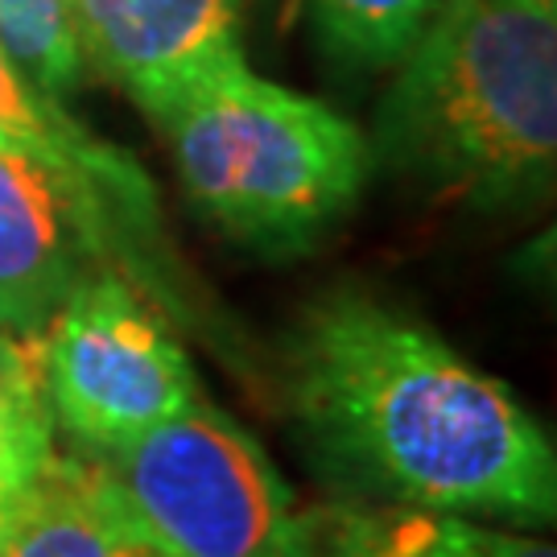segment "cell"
<instances>
[{
    "label": "cell",
    "instance_id": "6da1fadb",
    "mask_svg": "<svg viewBox=\"0 0 557 557\" xmlns=\"http://www.w3.org/2000/svg\"><path fill=\"white\" fill-rule=\"evenodd\" d=\"M285 400L347 499L554 524L557 455L517 393L363 285H335L289 331Z\"/></svg>",
    "mask_w": 557,
    "mask_h": 557
},
{
    "label": "cell",
    "instance_id": "7a4b0ae2",
    "mask_svg": "<svg viewBox=\"0 0 557 557\" xmlns=\"http://www.w3.org/2000/svg\"><path fill=\"white\" fill-rule=\"evenodd\" d=\"M372 165L483 215L549 199L557 0H438L393 66Z\"/></svg>",
    "mask_w": 557,
    "mask_h": 557
},
{
    "label": "cell",
    "instance_id": "3957f363",
    "mask_svg": "<svg viewBox=\"0 0 557 557\" xmlns=\"http://www.w3.org/2000/svg\"><path fill=\"white\" fill-rule=\"evenodd\" d=\"M153 124L190 207L260 257L310 252L376 170L351 120L248 62L190 87Z\"/></svg>",
    "mask_w": 557,
    "mask_h": 557
},
{
    "label": "cell",
    "instance_id": "277c9868",
    "mask_svg": "<svg viewBox=\"0 0 557 557\" xmlns=\"http://www.w3.org/2000/svg\"><path fill=\"white\" fill-rule=\"evenodd\" d=\"M174 557H314L301 512L260 442L211 400L112 450H79Z\"/></svg>",
    "mask_w": 557,
    "mask_h": 557
},
{
    "label": "cell",
    "instance_id": "5b68a950",
    "mask_svg": "<svg viewBox=\"0 0 557 557\" xmlns=\"http://www.w3.org/2000/svg\"><path fill=\"white\" fill-rule=\"evenodd\" d=\"M38 343L54 425L75 450H112L202 397L161 310L112 264L83 269Z\"/></svg>",
    "mask_w": 557,
    "mask_h": 557
},
{
    "label": "cell",
    "instance_id": "8992f818",
    "mask_svg": "<svg viewBox=\"0 0 557 557\" xmlns=\"http://www.w3.org/2000/svg\"><path fill=\"white\" fill-rule=\"evenodd\" d=\"M0 158L38 165L79 211L100 264H112L158 310L182 314L186 294L161 236L153 182L112 140L96 137L0 46Z\"/></svg>",
    "mask_w": 557,
    "mask_h": 557
},
{
    "label": "cell",
    "instance_id": "52a82bcc",
    "mask_svg": "<svg viewBox=\"0 0 557 557\" xmlns=\"http://www.w3.org/2000/svg\"><path fill=\"white\" fill-rule=\"evenodd\" d=\"M83 71L116 83L145 116L244 59L239 0H66Z\"/></svg>",
    "mask_w": 557,
    "mask_h": 557
},
{
    "label": "cell",
    "instance_id": "ba28073f",
    "mask_svg": "<svg viewBox=\"0 0 557 557\" xmlns=\"http://www.w3.org/2000/svg\"><path fill=\"white\" fill-rule=\"evenodd\" d=\"M91 264L100 257L59 182L29 161L0 158V331L41 335Z\"/></svg>",
    "mask_w": 557,
    "mask_h": 557
},
{
    "label": "cell",
    "instance_id": "9c48e42d",
    "mask_svg": "<svg viewBox=\"0 0 557 557\" xmlns=\"http://www.w3.org/2000/svg\"><path fill=\"white\" fill-rule=\"evenodd\" d=\"M4 557H174L87 455H54L17 504Z\"/></svg>",
    "mask_w": 557,
    "mask_h": 557
},
{
    "label": "cell",
    "instance_id": "30bf717a",
    "mask_svg": "<svg viewBox=\"0 0 557 557\" xmlns=\"http://www.w3.org/2000/svg\"><path fill=\"white\" fill-rule=\"evenodd\" d=\"M314 557H557L529 533L496 529L475 517L347 499L314 512Z\"/></svg>",
    "mask_w": 557,
    "mask_h": 557
},
{
    "label": "cell",
    "instance_id": "8fae6325",
    "mask_svg": "<svg viewBox=\"0 0 557 557\" xmlns=\"http://www.w3.org/2000/svg\"><path fill=\"white\" fill-rule=\"evenodd\" d=\"M54 409L38 335L0 331V499H25L54 462Z\"/></svg>",
    "mask_w": 557,
    "mask_h": 557
},
{
    "label": "cell",
    "instance_id": "7c38bea8",
    "mask_svg": "<svg viewBox=\"0 0 557 557\" xmlns=\"http://www.w3.org/2000/svg\"><path fill=\"white\" fill-rule=\"evenodd\" d=\"M438 0H310L322 59L343 75H384Z\"/></svg>",
    "mask_w": 557,
    "mask_h": 557
},
{
    "label": "cell",
    "instance_id": "4fadbf2b",
    "mask_svg": "<svg viewBox=\"0 0 557 557\" xmlns=\"http://www.w3.org/2000/svg\"><path fill=\"white\" fill-rule=\"evenodd\" d=\"M0 46L41 91L66 100L83 79L66 0H0Z\"/></svg>",
    "mask_w": 557,
    "mask_h": 557
},
{
    "label": "cell",
    "instance_id": "5bb4252c",
    "mask_svg": "<svg viewBox=\"0 0 557 557\" xmlns=\"http://www.w3.org/2000/svg\"><path fill=\"white\" fill-rule=\"evenodd\" d=\"M21 504V499H17ZM17 504L13 499H0V557L9 554V541H13V524H17Z\"/></svg>",
    "mask_w": 557,
    "mask_h": 557
}]
</instances>
